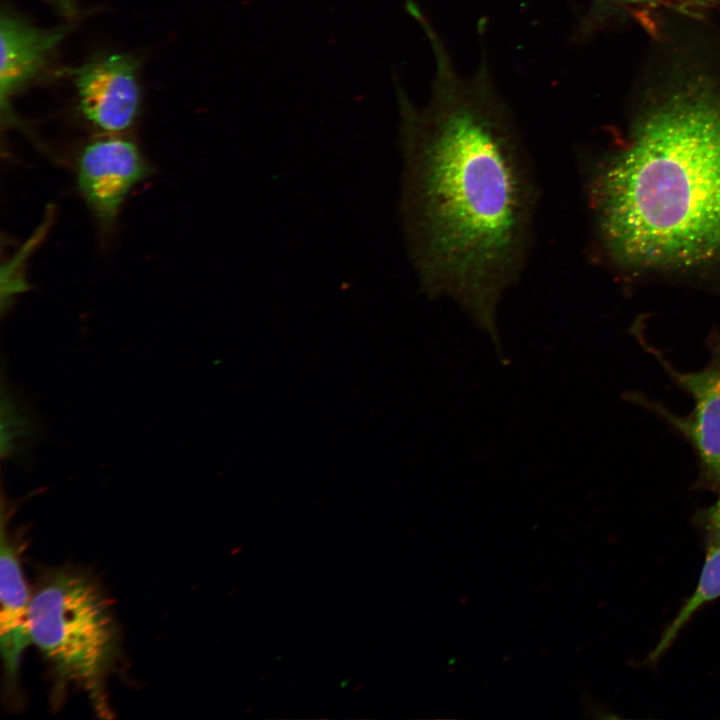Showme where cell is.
Returning a JSON list of instances; mask_svg holds the SVG:
<instances>
[{"instance_id": "6da1fadb", "label": "cell", "mask_w": 720, "mask_h": 720, "mask_svg": "<svg viewBox=\"0 0 720 720\" xmlns=\"http://www.w3.org/2000/svg\"><path fill=\"white\" fill-rule=\"evenodd\" d=\"M429 103L402 109V216L424 291L456 302L492 335L500 299L525 264L536 186L484 58L462 76L436 29Z\"/></svg>"}, {"instance_id": "7a4b0ae2", "label": "cell", "mask_w": 720, "mask_h": 720, "mask_svg": "<svg viewBox=\"0 0 720 720\" xmlns=\"http://www.w3.org/2000/svg\"><path fill=\"white\" fill-rule=\"evenodd\" d=\"M603 250L641 271L720 261V94L693 83L646 110L589 181Z\"/></svg>"}, {"instance_id": "3957f363", "label": "cell", "mask_w": 720, "mask_h": 720, "mask_svg": "<svg viewBox=\"0 0 720 720\" xmlns=\"http://www.w3.org/2000/svg\"><path fill=\"white\" fill-rule=\"evenodd\" d=\"M29 626L32 644L50 662L61 687L79 686L96 712L109 717L105 680L118 654L119 634L98 586L72 569L48 572L31 595Z\"/></svg>"}, {"instance_id": "277c9868", "label": "cell", "mask_w": 720, "mask_h": 720, "mask_svg": "<svg viewBox=\"0 0 720 720\" xmlns=\"http://www.w3.org/2000/svg\"><path fill=\"white\" fill-rule=\"evenodd\" d=\"M635 336L672 381L691 397L693 407L688 414L678 415L642 393H628L626 399L658 416L690 444L698 463L696 486L720 495V332L708 336L709 359L695 371L677 369L640 330Z\"/></svg>"}, {"instance_id": "5b68a950", "label": "cell", "mask_w": 720, "mask_h": 720, "mask_svg": "<svg viewBox=\"0 0 720 720\" xmlns=\"http://www.w3.org/2000/svg\"><path fill=\"white\" fill-rule=\"evenodd\" d=\"M138 66L130 54L110 53L96 56L68 72L86 120L110 134L132 126L141 98Z\"/></svg>"}, {"instance_id": "8992f818", "label": "cell", "mask_w": 720, "mask_h": 720, "mask_svg": "<svg viewBox=\"0 0 720 720\" xmlns=\"http://www.w3.org/2000/svg\"><path fill=\"white\" fill-rule=\"evenodd\" d=\"M149 171L137 145L109 136L84 147L77 163V183L97 220L109 227L129 192Z\"/></svg>"}, {"instance_id": "52a82bcc", "label": "cell", "mask_w": 720, "mask_h": 720, "mask_svg": "<svg viewBox=\"0 0 720 720\" xmlns=\"http://www.w3.org/2000/svg\"><path fill=\"white\" fill-rule=\"evenodd\" d=\"M0 648L6 688L15 690L24 650L32 644L29 626L31 595L22 571L19 552L1 527Z\"/></svg>"}, {"instance_id": "ba28073f", "label": "cell", "mask_w": 720, "mask_h": 720, "mask_svg": "<svg viewBox=\"0 0 720 720\" xmlns=\"http://www.w3.org/2000/svg\"><path fill=\"white\" fill-rule=\"evenodd\" d=\"M65 26L39 28L11 14L0 21V96L2 108L45 67L69 33Z\"/></svg>"}, {"instance_id": "9c48e42d", "label": "cell", "mask_w": 720, "mask_h": 720, "mask_svg": "<svg viewBox=\"0 0 720 720\" xmlns=\"http://www.w3.org/2000/svg\"><path fill=\"white\" fill-rule=\"evenodd\" d=\"M705 541V560L693 594L663 633L650 654L656 661L672 644L679 631L703 605L720 597V495L717 500L697 515Z\"/></svg>"}, {"instance_id": "30bf717a", "label": "cell", "mask_w": 720, "mask_h": 720, "mask_svg": "<svg viewBox=\"0 0 720 720\" xmlns=\"http://www.w3.org/2000/svg\"><path fill=\"white\" fill-rule=\"evenodd\" d=\"M31 415L20 409L16 400L2 390L1 399V456L11 457L23 439L33 430Z\"/></svg>"}, {"instance_id": "8fae6325", "label": "cell", "mask_w": 720, "mask_h": 720, "mask_svg": "<svg viewBox=\"0 0 720 720\" xmlns=\"http://www.w3.org/2000/svg\"><path fill=\"white\" fill-rule=\"evenodd\" d=\"M600 4H615L622 6H641V7H658L672 6L678 8H687L696 5L700 0H596Z\"/></svg>"}]
</instances>
